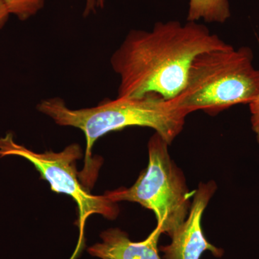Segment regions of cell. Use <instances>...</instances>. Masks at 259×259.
Segmentation results:
<instances>
[{"label": "cell", "instance_id": "obj_11", "mask_svg": "<svg viewBox=\"0 0 259 259\" xmlns=\"http://www.w3.org/2000/svg\"><path fill=\"white\" fill-rule=\"evenodd\" d=\"M105 0H86L83 15L88 16L90 13H95L99 8H103Z\"/></svg>", "mask_w": 259, "mask_h": 259}, {"label": "cell", "instance_id": "obj_9", "mask_svg": "<svg viewBox=\"0 0 259 259\" xmlns=\"http://www.w3.org/2000/svg\"><path fill=\"white\" fill-rule=\"evenodd\" d=\"M10 15L21 21L28 20L44 8V0H3Z\"/></svg>", "mask_w": 259, "mask_h": 259}, {"label": "cell", "instance_id": "obj_3", "mask_svg": "<svg viewBox=\"0 0 259 259\" xmlns=\"http://www.w3.org/2000/svg\"><path fill=\"white\" fill-rule=\"evenodd\" d=\"M253 51L230 45L202 53L191 64L185 88L173 99L187 114L202 110L210 115L240 104H249L259 93V69Z\"/></svg>", "mask_w": 259, "mask_h": 259}, {"label": "cell", "instance_id": "obj_7", "mask_svg": "<svg viewBox=\"0 0 259 259\" xmlns=\"http://www.w3.org/2000/svg\"><path fill=\"white\" fill-rule=\"evenodd\" d=\"M161 234L156 228L144 241L135 242L125 232L111 228L102 232L101 242L90 247L88 252L100 259H161L158 248Z\"/></svg>", "mask_w": 259, "mask_h": 259}, {"label": "cell", "instance_id": "obj_6", "mask_svg": "<svg viewBox=\"0 0 259 259\" xmlns=\"http://www.w3.org/2000/svg\"><path fill=\"white\" fill-rule=\"evenodd\" d=\"M217 190L213 181L199 184L194 193L188 216L173 235L171 243L162 247L164 259H199L206 250L220 257L223 250L211 244L204 236L202 218L204 209Z\"/></svg>", "mask_w": 259, "mask_h": 259}, {"label": "cell", "instance_id": "obj_2", "mask_svg": "<svg viewBox=\"0 0 259 259\" xmlns=\"http://www.w3.org/2000/svg\"><path fill=\"white\" fill-rule=\"evenodd\" d=\"M37 109L59 125L82 131L87 142V161L97 140L126 127H150L171 145L183 130L187 116L173 100H164L154 94L138 98L106 99L97 106L78 110L66 106L60 97H53L42 100Z\"/></svg>", "mask_w": 259, "mask_h": 259}, {"label": "cell", "instance_id": "obj_8", "mask_svg": "<svg viewBox=\"0 0 259 259\" xmlns=\"http://www.w3.org/2000/svg\"><path fill=\"white\" fill-rule=\"evenodd\" d=\"M231 17L228 0H190L189 3L187 21L224 23Z\"/></svg>", "mask_w": 259, "mask_h": 259}, {"label": "cell", "instance_id": "obj_12", "mask_svg": "<svg viewBox=\"0 0 259 259\" xmlns=\"http://www.w3.org/2000/svg\"><path fill=\"white\" fill-rule=\"evenodd\" d=\"M10 13L3 0H0V29L5 26L9 19Z\"/></svg>", "mask_w": 259, "mask_h": 259}, {"label": "cell", "instance_id": "obj_10", "mask_svg": "<svg viewBox=\"0 0 259 259\" xmlns=\"http://www.w3.org/2000/svg\"><path fill=\"white\" fill-rule=\"evenodd\" d=\"M258 42L259 46V39ZM248 105L250 108L252 131L254 133L255 139L259 144V93L254 100L250 102Z\"/></svg>", "mask_w": 259, "mask_h": 259}, {"label": "cell", "instance_id": "obj_4", "mask_svg": "<svg viewBox=\"0 0 259 259\" xmlns=\"http://www.w3.org/2000/svg\"><path fill=\"white\" fill-rule=\"evenodd\" d=\"M169 145L155 133L148 141V163L132 187L110 191L112 202H136L153 211L156 228L170 237L183 224L191 207L185 175L170 156Z\"/></svg>", "mask_w": 259, "mask_h": 259}, {"label": "cell", "instance_id": "obj_1", "mask_svg": "<svg viewBox=\"0 0 259 259\" xmlns=\"http://www.w3.org/2000/svg\"><path fill=\"white\" fill-rule=\"evenodd\" d=\"M229 46L207 26L194 21L157 22L150 31L131 30L110 59L120 78L117 97L154 94L173 100L185 88L196 56Z\"/></svg>", "mask_w": 259, "mask_h": 259}, {"label": "cell", "instance_id": "obj_5", "mask_svg": "<svg viewBox=\"0 0 259 259\" xmlns=\"http://www.w3.org/2000/svg\"><path fill=\"white\" fill-rule=\"evenodd\" d=\"M81 155V148L76 144L69 145L61 152L39 153L15 142L12 133L0 137V157L15 156L28 160L40 172L42 180L49 182L52 191L67 194L76 202L79 209V245L85 223L90 216L97 214L114 220L120 212L117 203L109 200L105 195H93L81 185L76 165Z\"/></svg>", "mask_w": 259, "mask_h": 259}]
</instances>
